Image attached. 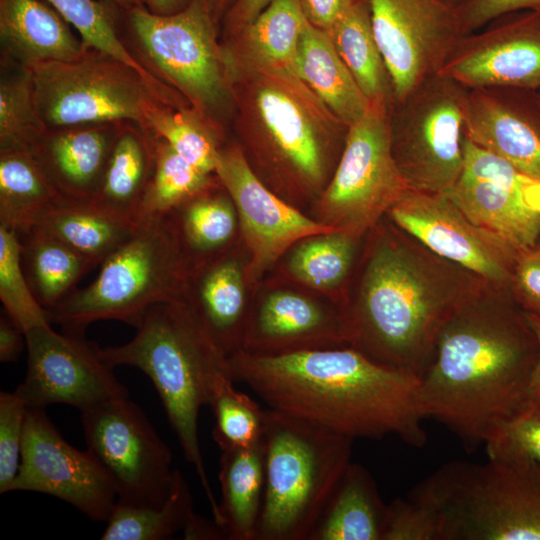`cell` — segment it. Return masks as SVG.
<instances>
[{
	"instance_id": "6da1fadb",
	"label": "cell",
	"mask_w": 540,
	"mask_h": 540,
	"mask_svg": "<svg viewBox=\"0 0 540 540\" xmlns=\"http://www.w3.org/2000/svg\"><path fill=\"white\" fill-rule=\"evenodd\" d=\"M487 285L384 216L364 237L341 304L347 344L419 377L446 322Z\"/></svg>"
},
{
	"instance_id": "7a4b0ae2",
	"label": "cell",
	"mask_w": 540,
	"mask_h": 540,
	"mask_svg": "<svg viewBox=\"0 0 540 540\" xmlns=\"http://www.w3.org/2000/svg\"><path fill=\"white\" fill-rule=\"evenodd\" d=\"M538 342L509 288L488 284L446 322L419 376L423 418L445 425L474 451L489 434L532 406Z\"/></svg>"
},
{
	"instance_id": "3957f363",
	"label": "cell",
	"mask_w": 540,
	"mask_h": 540,
	"mask_svg": "<svg viewBox=\"0 0 540 540\" xmlns=\"http://www.w3.org/2000/svg\"><path fill=\"white\" fill-rule=\"evenodd\" d=\"M228 361L233 380L269 408L353 439L393 435L413 447L426 443L417 403L419 377L379 364L350 346L276 356L239 350Z\"/></svg>"
},
{
	"instance_id": "277c9868",
	"label": "cell",
	"mask_w": 540,
	"mask_h": 540,
	"mask_svg": "<svg viewBox=\"0 0 540 540\" xmlns=\"http://www.w3.org/2000/svg\"><path fill=\"white\" fill-rule=\"evenodd\" d=\"M228 76L235 142L248 166L308 215L336 170L349 125L296 75L239 69Z\"/></svg>"
},
{
	"instance_id": "5b68a950",
	"label": "cell",
	"mask_w": 540,
	"mask_h": 540,
	"mask_svg": "<svg viewBox=\"0 0 540 540\" xmlns=\"http://www.w3.org/2000/svg\"><path fill=\"white\" fill-rule=\"evenodd\" d=\"M135 327L131 341L99 348L100 356L113 368L132 366L150 378L184 457L197 473L213 519L220 524L219 503L209 484L200 449L198 417L200 409L209 406L218 382L232 378L228 356L182 298L151 306Z\"/></svg>"
},
{
	"instance_id": "8992f818",
	"label": "cell",
	"mask_w": 540,
	"mask_h": 540,
	"mask_svg": "<svg viewBox=\"0 0 540 540\" xmlns=\"http://www.w3.org/2000/svg\"><path fill=\"white\" fill-rule=\"evenodd\" d=\"M353 441L311 420L264 411L265 483L256 540H308L351 462Z\"/></svg>"
},
{
	"instance_id": "52a82bcc",
	"label": "cell",
	"mask_w": 540,
	"mask_h": 540,
	"mask_svg": "<svg viewBox=\"0 0 540 540\" xmlns=\"http://www.w3.org/2000/svg\"><path fill=\"white\" fill-rule=\"evenodd\" d=\"M100 265L92 283L45 310L49 322L79 336L98 320L136 326L151 306L181 298L188 273L167 215L141 223Z\"/></svg>"
},
{
	"instance_id": "ba28073f",
	"label": "cell",
	"mask_w": 540,
	"mask_h": 540,
	"mask_svg": "<svg viewBox=\"0 0 540 540\" xmlns=\"http://www.w3.org/2000/svg\"><path fill=\"white\" fill-rule=\"evenodd\" d=\"M27 67L48 131L122 121L145 130L152 108L189 105L174 89L158 86L126 63L89 47L71 61Z\"/></svg>"
},
{
	"instance_id": "9c48e42d",
	"label": "cell",
	"mask_w": 540,
	"mask_h": 540,
	"mask_svg": "<svg viewBox=\"0 0 540 540\" xmlns=\"http://www.w3.org/2000/svg\"><path fill=\"white\" fill-rule=\"evenodd\" d=\"M123 12L158 78L224 133L223 121L233 115L232 89L207 0H190L170 15L146 7Z\"/></svg>"
},
{
	"instance_id": "30bf717a",
	"label": "cell",
	"mask_w": 540,
	"mask_h": 540,
	"mask_svg": "<svg viewBox=\"0 0 540 540\" xmlns=\"http://www.w3.org/2000/svg\"><path fill=\"white\" fill-rule=\"evenodd\" d=\"M466 91L436 73L389 106L391 152L409 189L446 193L459 178Z\"/></svg>"
},
{
	"instance_id": "8fae6325",
	"label": "cell",
	"mask_w": 540,
	"mask_h": 540,
	"mask_svg": "<svg viewBox=\"0 0 540 540\" xmlns=\"http://www.w3.org/2000/svg\"><path fill=\"white\" fill-rule=\"evenodd\" d=\"M388 108L370 102L349 126L336 170L308 212L319 224L363 237L409 189L392 156Z\"/></svg>"
},
{
	"instance_id": "7c38bea8",
	"label": "cell",
	"mask_w": 540,
	"mask_h": 540,
	"mask_svg": "<svg viewBox=\"0 0 540 540\" xmlns=\"http://www.w3.org/2000/svg\"><path fill=\"white\" fill-rule=\"evenodd\" d=\"M87 450L103 468L120 503L157 506L169 496L177 469L149 419L128 398L81 412Z\"/></svg>"
},
{
	"instance_id": "4fadbf2b",
	"label": "cell",
	"mask_w": 540,
	"mask_h": 540,
	"mask_svg": "<svg viewBox=\"0 0 540 540\" xmlns=\"http://www.w3.org/2000/svg\"><path fill=\"white\" fill-rule=\"evenodd\" d=\"M27 371L15 392L28 409L66 404L81 412L129 393L84 336L56 332L50 323L25 332Z\"/></svg>"
},
{
	"instance_id": "5bb4252c",
	"label": "cell",
	"mask_w": 540,
	"mask_h": 540,
	"mask_svg": "<svg viewBox=\"0 0 540 540\" xmlns=\"http://www.w3.org/2000/svg\"><path fill=\"white\" fill-rule=\"evenodd\" d=\"M345 346L348 344L340 304L272 274L259 283L242 351L276 356Z\"/></svg>"
},
{
	"instance_id": "9a60e30c",
	"label": "cell",
	"mask_w": 540,
	"mask_h": 540,
	"mask_svg": "<svg viewBox=\"0 0 540 540\" xmlns=\"http://www.w3.org/2000/svg\"><path fill=\"white\" fill-rule=\"evenodd\" d=\"M386 217L437 255L509 288L520 251L471 221L446 193L407 189Z\"/></svg>"
},
{
	"instance_id": "2e32d148",
	"label": "cell",
	"mask_w": 540,
	"mask_h": 540,
	"mask_svg": "<svg viewBox=\"0 0 540 540\" xmlns=\"http://www.w3.org/2000/svg\"><path fill=\"white\" fill-rule=\"evenodd\" d=\"M11 491L47 494L106 522L117 502L109 477L88 451L70 445L44 409H28L21 462Z\"/></svg>"
},
{
	"instance_id": "e0dca14e",
	"label": "cell",
	"mask_w": 540,
	"mask_h": 540,
	"mask_svg": "<svg viewBox=\"0 0 540 540\" xmlns=\"http://www.w3.org/2000/svg\"><path fill=\"white\" fill-rule=\"evenodd\" d=\"M376 41L395 100L439 73L462 36L456 7L442 0H369Z\"/></svg>"
},
{
	"instance_id": "ac0fdd59",
	"label": "cell",
	"mask_w": 540,
	"mask_h": 540,
	"mask_svg": "<svg viewBox=\"0 0 540 540\" xmlns=\"http://www.w3.org/2000/svg\"><path fill=\"white\" fill-rule=\"evenodd\" d=\"M215 174L235 204L240 237L251 257L250 274L257 285L294 242L306 235L333 230L262 183L235 141L222 147Z\"/></svg>"
},
{
	"instance_id": "d6986e66",
	"label": "cell",
	"mask_w": 540,
	"mask_h": 540,
	"mask_svg": "<svg viewBox=\"0 0 540 540\" xmlns=\"http://www.w3.org/2000/svg\"><path fill=\"white\" fill-rule=\"evenodd\" d=\"M439 73L467 88L540 90V11L507 13L462 35Z\"/></svg>"
},
{
	"instance_id": "ffe728a7",
	"label": "cell",
	"mask_w": 540,
	"mask_h": 540,
	"mask_svg": "<svg viewBox=\"0 0 540 540\" xmlns=\"http://www.w3.org/2000/svg\"><path fill=\"white\" fill-rule=\"evenodd\" d=\"M462 171L447 196L475 224L520 252L540 242V213L520 194L519 173L508 161L462 137Z\"/></svg>"
},
{
	"instance_id": "44dd1931",
	"label": "cell",
	"mask_w": 540,
	"mask_h": 540,
	"mask_svg": "<svg viewBox=\"0 0 540 540\" xmlns=\"http://www.w3.org/2000/svg\"><path fill=\"white\" fill-rule=\"evenodd\" d=\"M463 134L540 181V90L467 88Z\"/></svg>"
},
{
	"instance_id": "7402d4cb",
	"label": "cell",
	"mask_w": 540,
	"mask_h": 540,
	"mask_svg": "<svg viewBox=\"0 0 540 540\" xmlns=\"http://www.w3.org/2000/svg\"><path fill=\"white\" fill-rule=\"evenodd\" d=\"M250 262L249 251L240 240L221 255L191 269L181 296L228 357L241 350L258 287L250 274Z\"/></svg>"
},
{
	"instance_id": "603a6c76",
	"label": "cell",
	"mask_w": 540,
	"mask_h": 540,
	"mask_svg": "<svg viewBox=\"0 0 540 540\" xmlns=\"http://www.w3.org/2000/svg\"><path fill=\"white\" fill-rule=\"evenodd\" d=\"M111 124L48 131L33 153L65 202L89 204L94 197L120 131Z\"/></svg>"
},
{
	"instance_id": "cb8c5ba5",
	"label": "cell",
	"mask_w": 540,
	"mask_h": 540,
	"mask_svg": "<svg viewBox=\"0 0 540 540\" xmlns=\"http://www.w3.org/2000/svg\"><path fill=\"white\" fill-rule=\"evenodd\" d=\"M306 21L298 0H271L250 24L223 36L227 73L247 69L298 76V45Z\"/></svg>"
},
{
	"instance_id": "d4e9b609",
	"label": "cell",
	"mask_w": 540,
	"mask_h": 540,
	"mask_svg": "<svg viewBox=\"0 0 540 540\" xmlns=\"http://www.w3.org/2000/svg\"><path fill=\"white\" fill-rule=\"evenodd\" d=\"M0 41L22 66L79 58L87 46L46 0H0Z\"/></svg>"
},
{
	"instance_id": "484cf974",
	"label": "cell",
	"mask_w": 540,
	"mask_h": 540,
	"mask_svg": "<svg viewBox=\"0 0 540 540\" xmlns=\"http://www.w3.org/2000/svg\"><path fill=\"white\" fill-rule=\"evenodd\" d=\"M364 237L340 230L306 235L294 242L269 274L342 304Z\"/></svg>"
},
{
	"instance_id": "4316f807",
	"label": "cell",
	"mask_w": 540,
	"mask_h": 540,
	"mask_svg": "<svg viewBox=\"0 0 540 540\" xmlns=\"http://www.w3.org/2000/svg\"><path fill=\"white\" fill-rule=\"evenodd\" d=\"M167 216L188 272L241 240L235 204L218 178Z\"/></svg>"
},
{
	"instance_id": "83f0119b",
	"label": "cell",
	"mask_w": 540,
	"mask_h": 540,
	"mask_svg": "<svg viewBox=\"0 0 540 540\" xmlns=\"http://www.w3.org/2000/svg\"><path fill=\"white\" fill-rule=\"evenodd\" d=\"M387 505L359 463L340 477L308 540H383Z\"/></svg>"
},
{
	"instance_id": "f1b7e54d",
	"label": "cell",
	"mask_w": 540,
	"mask_h": 540,
	"mask_svg": "<svg viewBox=\"0 0 540 540\" xmlns=\"http://www.w3.org/2000/svg\"><path fill=\"white\" fill-rule=\"evenodd\" d=\"M146 134L134 127L120 128L89 203L105 214L138 225L139 207L155 164V139Z\"/></svg>"
},
{
	"instance_id": "f546056e",
	"label": "cell",
	"mask_w": 540,
	"mask_h": 540,
	"mask_svg": "<svg viewBox=\"0 0 540 540\" xmlns=\"http://www.w3.org/2000/svg\"><path fill=\"white\" fill-rule=\"evenodd\" d=\"M300 79L346 124L357 122L370 101L338 54L328 33L308 21L298 45Z\"/></svg>"
},
{
	"instance_id": "4dcf8cb0",
	"label": "cell",
	"mask_w": 540,
	"mask_h": 540,
	"mask_svg": "<svg viewBox=\"0 0 540 540\" xmlns=\"http://www.w3.org/2000/svg\"><path fill=\"white\" fill-rule=\"evenodd\" d=\"M219 465V510L226 538L256 540L265 483L262 441L247 448L222 450Z\"/></svg>"
},
{
	"instance_id": "1f68e13d",
	"label": "cell",
	"mask_w": 540,
	"mask_h": 540,
	"mask_svg": "<svg viewBox=\"0 0 540 540\" xmlns=\"http://www.w3.org/2000/svg\"><path fill=\"white\" fill-rule=\"evenodd\" d=\"M62 202L33 154L0 153V225L25 234Z\"/></svg>"
},
{
	"instance_id": "d6a6232c",
	"label": "cell",
	"mask_w": 540,
	"mask_h": 540,
	"mask_svg": "<svg viewBox=\"0 0 540 540\" xmlns=\"http://www.w3.org/2000/svg\"><path fill=\"white\" fill-rule=\"evenodd\" d=\"M328 34L366 98L390 106L394 85L373 32L369 0H354Z\"/></svg>"
},
{
	"instance_id": "836d02e7",
	"label": "cell",
	"mask_w": 540,
	"mask_h": 540,
	"mask_svg": "<svg viewBox=\"0 0 540 540\" xmlns=\"http://www.w3.org/2000/svg\"><path fill=\"white\" fill-rule=\"evenodd\" d=\"M139 226L105 214L90 204L62 202L33 229L62 241L96 266L128 241Z\"/></svg>"
},
{
	"instance_id": "e575fe53",
	"label": "cell",
	"mask_w": 540,
	"mask_h": 540,
	"mask_svg": "<svg viewBox=\"0 0 540 540\" xmlns=\"http://www.w3.org/2000/svg\"><path fill=\"white\" fill-rule=\"evenodd\" d=\"M22 241V264L30 287L45 310L55 307L95 265L55 237L37 229Z\"/></svg>"
},
{
	"instance_id": "d590c367",
	"label": "cell",
	"mask_w": 540,
	"mask_h": 540,
	"mask_svg": "<svg viewBox=\"0 0 540 540\" xmlns=\"http://www.w3.org/2000/svg\"><path fill=\"white\" fill-rule=\"evenodd\" d=\"M194 514L190 488L177 470L168 498L157 506L116 502L102 540H166L182 532Z\"/></svg>"
},
{
	"instance_id": "8d00e7d4",
	"label": "cell",
	"mask_w": 540,
	"mask_h": 540,
	"mask_svg": "<svg viewBox=\"0 0 540 540\" xmlns=\"http://www.w3.org/2000/svg\"><path fill=\"white\" fill-rule=\"evenodd\" d=\"M145 132L169 144L202 171L215 174L224 133L190 105H158L148 114Z\"/></svg>"
},
{
	"instance_id": "74e56055",
	"label": "cell",
	"mask_w": 540,
	"mask_h": 540,
	"mask_svg": "<svg viewBox=\"0 0 540 540\" xmlns=\"http://www.w3.org/2000/svg\"><path fill=\"white\" fill-rule=\"evenodd\" d=\"M216 179V174L202 171L165 141L155 139V164L139 207V225L166 216Z\"/></svg>"
},
{
	"instance_id": "f35d334b",
	"label": "cell",
	"mask_w": 540,
	"mask_h": 540,
	"mask_svg": "<svg viewBox=\"0 0 540 540\" xmlns=\"http://www.w3.org/2000/svg\"><path fill=\"white\" fill-rule=\"evenodd\" d=\"M48 130L35 101L31 72L19 65L1 74L0 153L26 151L33 154Z\"/></svg>"
},
{
	"instance_id": "ab89813d",
	"label": "cell",
	"mask_w": 540,
	"mask_h": 540,
	"mask_svg": "<svg viewBox=\"0 0 540 540\" xmlns=\"http://www.w3.org/2000/svg\"><path fill=\"white\" fill-rule=\"evenodd\" d=\"M79 34L85 46L104 52L139 71L152 83L169 87L127 50L116 30L121 9L99 0H46Z\"/></svg>"
},
{
	"instance_id": "60d3db41",
	"label": "cell",
	"mask_w": 540,
	"mask_h": 540,
	"mask_svg": "<svg viewBox=\"0 0 540 540\" xmlns=\"http://www.w3.org/2000/svg\"><path fill=\"white\" fill-rule=\"evenodd\" d=\"M234 382L231 377L219 381L209 404L215 417L212 436L221 451L254 446L263 436L265 410Z\"/></svg>"
},
{
	"instance_id": "b9f144b4",
	"label": "cell",
	"mask_w": 540,
	"mask_h": 540,
	"mask_svg": "<svg viewBox=\"0 0 540 540\" xmlns=\"http://www.w3.org/2000/svg\"><path fill=\"white\" fill-rule=\"evenodd\" d=\"M22 249L18 232L0 225V299L8 317L25 333L50 322L25 274Z\"/></svg>"
},
{
	"instance_id": "7bdbcfd3",
	"label": "cell",
	"mask_w": 540,
	"mask_h": 540,
	"mask_svg": "<svg viewBox=\"0 0 540 540\" xmlns=\"http://www.w3.org/2000/svg\"><path fill=\"white\" fill-rule=\"evenodd\" d=\"M483 446L493 462L540 464V406L498 425Z\"/></svg>"
},
{
	"instance_id": "ee69618b",
	"label": "cell",
	"mask_w": 540,
	"mask_h": 540,
	"mask_svg": "<svg viewBox=\"0 0 540 540\" xmlns=\"http://www.w3.org/2000/svg\"><path fill=\"white\" fill-rule=\"evenodd\" d=\"M28 407L15 392L0 393V493L11 491L18 474Z\"/></svg>"
},
{
	"instance_id": "f6af8a7d",
	"label": "cell",
	"mask_w": 540,
	"mask_h": 540,
	"mask_svg": "<svg viewBox=\"0 0 540 540\" xmlns=\"http://www.w3.org/2000/svg\"><path fill=\"white\" fill-rule=\"evenodd\" d=\"M383 540H443L441 518L424 502L396 498L387 505Z\"/></svg>"
},
{
	"instance_id": "bcb514c9",
	"label": "cell",
	"mask_w": 540,
	"mask_h": 540,
	"mask_svg": "<svg viewBox=\"0 0 540 540\" xmlns=\"http://www.w3.org/2000/svg\"><path fill=\"white\" fill-rule=\"evenodd\" d=\"M509 290L525 312L540 317V242L519 253Z\"/></svg>"
},
{
	"instance_id": "7dc6e473",
	"label": "cell",
	"mask_w": 540,
	"mask_h": 540,
	"mask_svg": "<svg viewBox=\"0 0 540 540\" xmlns=\"http://www.w3.org/2000/svg\"><path fill=\"white\" fill-rule=\"evenodd\" d=\"M540 11V0H466L456 7L462 35L477 31L507 13Z\"/></svg>"
},
{
	"instance_id": "c3c4849f",
	"label": "cell",
	"mask_w": 540,
	"mask_h": 540,
	"mask_svg": "<svg viewBox=\"0 0 540 540\" xmlns=\"http://www.w3.org/2000/svg\"><path fill=\"white\" fill-rule=\"evenodd\" d=\"M354 0H298L306 20L329 33Z\"/></svg>"
},
{
	"instance_id": "681fc988",
	"label": "cell",
	"mask_w": 540,
	"mask_h": 540,
	"mask_svg": "<svg viewBox=\"0 0 540 540\" xmlns=\"http://www.w3.org/2000/svg\"><path fill=\"white\" fill-rule=\"evenodd\" d=\"M271 0H234L223 16V36L232 35L250 24Z\"/></svg>"
},
{
	"instance_id": "f907efd6",
	"label": "cell",
	"mask_w": 540,
	"mask_h": 540,
	"mask_svg": "<svg viewBox=\"0 0 540 540\" xmlns=\"http://www.w3.org/2000/svg\"><path fill=\"white\" fill-rule=\"evenodd\" d=\"M26 345L25 333L8 317L0 319V361H16Z\"/></svg>"
},
{
	"instance_id": "816d5d0a",
	"label": "cell",
	"mask_w": 540,
	"mask_h": 540,
	"mask_svg": "<svg viewBox=\"0 0 540 540\" xmlns=\"http://www.w3.org/2000/svg\"><path fill=\"white\" fill-rule=\"evenodd\" d=\"M186 540H227L223 528L214 520H208L194 512L182 531Z\"/></svg>"
},
{
	"instance_id": "f5cc1de1",
	"label": "cell",
	"mask_w": 540,
	"mask_h": 540,
	"mask_svg": "<svg viewBox=\"0 0 540 540\" xmlns=\"http://www.w3.org/2000/svg\"><path fill=\"white\" fill-rule=\"evenodd\" d=\"M526 313L527 320L535 333V336L537 338L538 342V358L536 365L534 367L531 381H530V387H529V401L530 405L532 407H539L540 406V317L531 314Z\"/></svg>"
},
{
	"instance_id": "db71d44e",
	"label": "cell",
	"mask_w": 540,
	"mask_h": 540,
	"mask_svg": "<svg viewBox=\"0 0 540 540\" xmlns=\"http://www.w3.org/2000/svg\"><path fill=\"white\" fill-rule=\"evenodd\" d=\"M520 194L522 201L528 208L540 213V181L521 174Z\"/></svg>"
},
{
	"instance_id": "11a10c76",
	"label": "cell",
	"mask_w": 540,
	"mask_h": 540,
	"mask_svg": "<svg viewBox=\"0 0 540 540\" xmlns=\"http://www.w3.org/2000/svg\"><path fill=\"white\" fill-rule=\"evenodd\" d=\"M190 0H145L146 8L158 15H170L184 9Z\"/></svg>"
},
{
	"instance_id": "9f6ffc18",
	"label": "cell",
	"mask_w": 540,
	"mask_h": 540,
	"mask_svg": "<svg viewBox=\"0 0 540 540\" xmlns=\"http://www.w3.org/2000/svg\"><path fill=\"white\" fill-rule=\"evenodd\" d=\"M207 2L215 20L218 23L219 19L224 16L234 0H207Z\"/></svg>"
},
{
	"instance_id": "6f0895ef",
	"label": "cell",
	"mask_w": 540,
	"mask_h": 540,
	"mask_svg": "<svg viewBox=\"0 0 540 540\" xmlns=\"http://www.w3.org/2000/svg\"><path fill=\"white\" fill-rule=\"evenodd\" d=\"M117 6L123 11L137 7H146L145 0H99Z\"/></svg>"
},
{
	"instance_id": "680465c9",
	"label": "cell",
	"mask_w": 540,
	"mask_h": 540,
	"mask_svg": "<svg viewBox=\"0 0 540 540\" xmlns=\"http://www.w3.org/2000/svg\"><path fill=\"white\" fill-rule=\"evenodd\" d=\"M442 1H444L447 4L452 5L454 7H457L460 4H462L463 2H465L466 0H442Z\"/></svg>"
}]
</instances>
